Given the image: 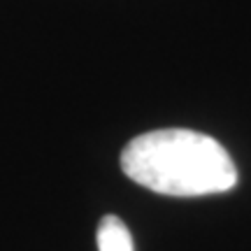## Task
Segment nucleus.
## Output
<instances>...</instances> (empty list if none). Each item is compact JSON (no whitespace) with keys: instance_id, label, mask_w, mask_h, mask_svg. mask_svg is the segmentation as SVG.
<instances>
[{"instance_id":"nucleus-1","label":"nucleus","mask_w":251,"mask_h":251,"mask_svg":"<svg viewBox=\"0 0 251 251\" xmlns=\"http://www.w3.org/2000/svg\"><path fill=\"white\" fill-rule=\"evenodd\" d=\"M128 179L161 196L196 198L237 184V168L224 144L186 128H163L133 137L121 151Z\"/></svg>"},{"instance_id":"nucleus-2","label":"nucleus","mask_w":251,"mask_h":251,"mask_svg":"<svg viewBox=\"0 0 251 251\" xmlns=\"http://www.w3.org/2000/svg\"><path fill=\"white\" fill-rule=\"evenodd\" d=\"M98 251H135L128 226L114 214H107L98 224Z\"/></svg>"}]
</instances>
